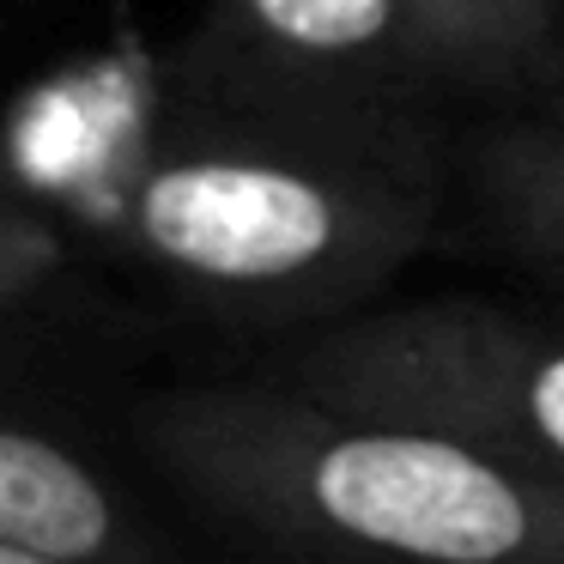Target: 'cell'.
<instances>
[{
	"instance_id": "cell-5",
	"label": "cell",
	"mask_w": 564,
	"mask_h": 564,
	"mask_svg": "<svg viewBox=\"0 0 564 564\" xmlns=\"http://www.w3.org/2000/svg\"><path fill=\"white\" fill-rule=\"evenodd\" d=\"M0 546L55 564H164L116 479L25 413H0Z\"/></svg>"
},
{
	"instance_id": "cell-6",
	"label": "cell",
	"mask_w": 564,
	"mask_h": 564,
	"mask_svg": "<svg viewBox=\"0 0 564 564\" xmlns=\"http://www.w3.org/2000/svg\"><path fill=\"white\" fill-rule=\"evenodd\" d=\"M467 176L498 243L546 273H564V116L540 104L522 122L491 128Z\"/></svg>"
},
{
	"instance_id": "cell-2",
	"label": "cell",
	"mask_w": 564,
	"mask_h": 564,
	"mask_svg": "<svg viewBox=\"0 0 564 564\" xmlns=\"http://www.w3.org/2000/svg\"><path fill=\"white\" fill-rule=\"evenodd\" d=\"M164 474L316 564H564V479L292 382H207L140 413Z\"/></svg>"
},
{
	"instance_id": "cell-11",
	"label": "cell",
	"mask_w": 564,
	"mask_h": 564,
	"mask_svg": "<svg viewBox=\"0 0 564 564\" xmlns=\"http://www.w3.org/2000/svg\"><path fill=\"white\" fill-rule=\"evenodd\" d=\"M0 564H55V558H37V552H19V546H0Z\"/></svg>"
},
{
	"instance_id": "cell-7",
	"label": "cell",
	"mask_w": 564,
	"mask_h": 564,
	"mask_svg": "<svg viewBox=\"0 0 564 564\" xmlns=\"http://www.w3.org/2000/svg\"><path fill=\"white\" fill-rule=\"evenodd\" d=\"M67 237L19 183L0 176V316L25 310L67 273Z\"/></svg>"
},
{
	"instance_id": "cell-8",
	"label": "cell",
	"mask_w": 564,
	"mask_h": 564,
	"mask_svg": "<svg viewBox=\"0 0 564 564\" xmlns=\"http://www.w3.org/2000/svg\"><path fill=\"white\" fill-rule=\"evenodd\" d=\"M455 7H462V13H474V19H486L491 31H503V37H510L516 50L540 67V50H546V19H540V0H455Z\"/></svg>"
},
{
	"instance_id": "cell-1",
	"label": "cell",
	"mask_w": 564,
	"mask_h": 564,
	"mask_svg": "<svg viewBox=\"0 0 564 564\" xmlns=\"http://www.w3.org/2000/svg\"><path fill=\"white\" fill-rule=\"evenodd\" d=\"M443 188L431 110L280 86L183 43L110 171V225L213 316L340 322L425 249Z\"/></svg>"
},
{
	"instance_id": "cell-9",
	"label": "cell",
	"mask_w": 564,
	"mask_h": 564,
	"mask_svg": "<svg viewBox=\"0 0 564 564\" xmlns=\"http://www.w3.org/2000/svg\"><path fill=\"white\" fill-rule=\"evenodd\" d=\"M528 86L540 91V104H546V110L564 116V43H552V50L540 55V67H534V79H528Z\"/></svg>"
},
{
	"instance_id": "cell-3",
	"label": "cell",
	"mask_w": 564,
	"mask_h": 564,
	"mask_svg": "<svg viewBox=\"0 0 564 564\" xmlns=\"http://www.w3.org/2000/svg\"><path fill=\"white\" fill-rule=\"evenodd\" d=\"M280 382L346 413L406 419L564 479V328L486 297L340 316Z\"/></svg>"
},
{
	"instance_id": "cell-10",
	"label": "cell",
	"mask_w": 564,
	"mask_h": 564,
	"mask_svg": "<svg viewBox=\"0 0 564 564\" xmlns=\"http://www.w3.org/2000/svg\"><path fill=\"white\" fill-rule=\"evenodd\" d=\"M540 19H546V50L552 43H564V0H540ZM540 50V55H546Z\"/></svg>"
},
{
	"instance_id": "cell-4",
	"label": "cell",
	"mask_w": 564,
	"mask_h": 564,
	"mask_svg": "<svg viewBox=\"0 0 564 564\" xmlns=\"http://www.w3.org/2000/svg\"><path fill=\"white\" fill-rule=\"evenodd\" d=\"M188 43L237 74L431 116L443 98L534 79V62L455 0H213Z\"/></svg>"
}]
</instances>
